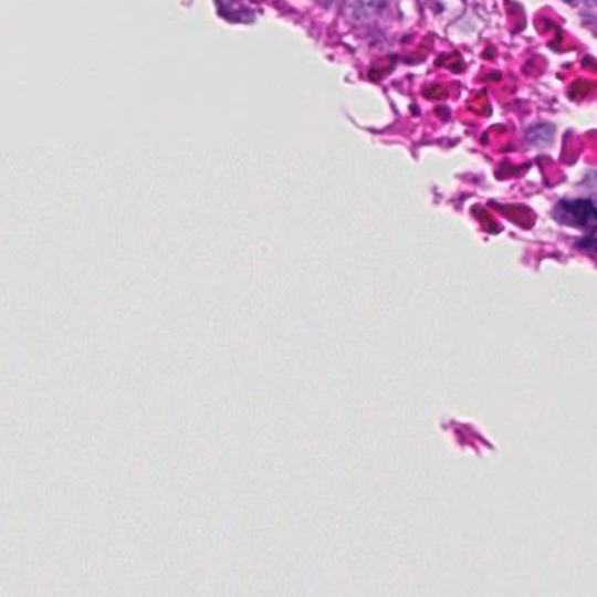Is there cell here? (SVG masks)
I'll return each mask as SVG.
<instances>
[{
    "mask_svg": "<svg viewBox=\"0 0 597 597\" xmlns=\"http://www.w3.org/2000/svg\"><path fill=\"white\" fill-rule=\"evenodd\" d=\"M554 216L559 223L587 233L597 232V207L590 200H564L555 207Z\"/></svg>",
    "mask_w": 597,
    "mask_h": 597,
    "instance_id": "6da1fadb",
    "label": "cell"
},
{
    "mask_svg": "<svg viewBox=\"0 0 597 597\" xmlns=\"http://www.w3.org/2000/svg\"><path fill=\"white\" fill-rule=\"evenodd\" d=\"M380 9H383V0H347L345 2V14L349 17L350 22L359 23V25L379 17Z\"/></svg>",
    "mask_w": 597,
    "mask_h": 597,
    "instance_id": "7a4b0ae2",
    "label": "cell"
},
{
    "mask_svg": "<svg viewBox=\"0 0 597 597\" xmlns=\"http://www.w3.org/2000/svg\"><path fill=\"white\" fill-rule=\"evenodd\" d=\"M582 248L587 249V251H594V253H597V239H589L585 240V242H582Z\"/></svg>",
    "mask_w": 597,
    "mask_h": 597,
    "instance_id": "3957f363",
    "label": "cell"
},
{
    "mask_svg": "<svg viewBox=\"0 0 597 597\" xmlns=\"http://www.w3.org/2000/svg\"><path fill=\"white\" fill-rule=\"evenodd\" d=\"M316 2H320V4H332V2H335V0H316Z\"/></svg>",
    "mask_w": 597,
    "mask_h": 597,
    "instance_id": "277c9868",
    "label": "cell"
},
{
    "mask_svg": "<svg viewBox=\"0 0 597 597\" xmlns=\"http://www.w3.org/2000/svg\"><path fill=\"white\" fill-rule=\"evenodd\" d=\"M568 2H575V0H568Z\"/></svg>",
    "mask_w": 597,
    "mask_h": 597,
    "instance_id": "5b68a950",
    "label": "cell"
}]
</instances>
